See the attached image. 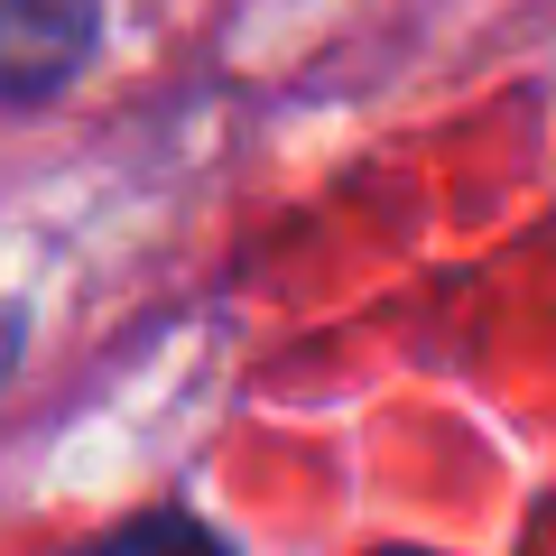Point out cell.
<instances>
[{
	"instance_id": "2",
	"label": "cell",
	"mask_w": 556,
	"mask_h": 556,
	"mask_svg": "<svg viewBox=\"0 0 556 556\" xmlns=\"http://www.w3.org/2000/svg\"><path fill=\"white\" fill-rule=\"evenodd\" d=\"M84 556H232L214 529H204L195 510H149V519H130V529H112L102 547H84Z\"/></svg>"
},
{
	"instance_id": "1",
	"label": "cell",
	"mask_w": 556,
	"mask_h": 556,
	"mask_svg": "<svg viewBox=\"0 0 556 556\" xmlns=\"http://www.w3.org/2000/svg\"><path fill=\"white\" fill-rule=\"evenodd\" d=\"M93 0H0V102H38L93 56Z\"/></svg>"
}]
</instances>
